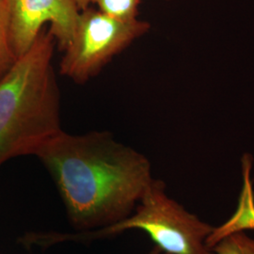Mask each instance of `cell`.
<instances>
[{"instance_id": "obj_1", "label": "cell", "mask_w": 254, "mask_h": 254, "mask_svg": "<svg viewBox=\"0 0 254 254\" xmlns=\"http://www.w3.org/2000/svg\"><path fill=\"white\" fill-rule=\"evenodd\" d=\"M35 156L52 176L70 223L78 232L129 217L154 179L145 155L107 131L71 135L63 130Z\"/></svg>"}, {"instance_id": "obj_2", "label": "cell", "mask_w": 254, "mask_h": 254, "mask_svg": "<svg viewBox=\"0 0 254 254\" xmlns=\"http://www.w3.org/2000/svg\"><path fill=\"white\" fill-rule=\"evenodd\" d=\"M56 41L46 27L0 79V166L35 155L63 131L61 96L52 59Z\"/></svg>"}, {"instance_id": "obj_3", "label": "cell", "mask_w": 254, "mask_h": 254, "mask_svg": "<svg viewBox=\"0 0 254 254\" xmlns=\"http://www.w3.org/2000/svg\"><path fill=\"white\" fill-rule=\"evenodd\" d=\"M133 229L145 232L155 247L166 254H215L207 245L215 229L170 198L165 183L156 179L148 186L134 212L125 219L107 227L74 234H29L28 243L40 247L66 241L88 243Z\"/></svg>"}, {"instance_id": "obj_4", "label": "cell", "mask_w": 254, "mask_h": 254, "mask_svg": "<svg viewBox=\"0 0 254 254\" xmlns=\"http://www.w3.org/2000/svg\"><path fill=\"white\" fill-rule=\"evenodd\" d=\"M150 28L148 22L138 19L122 21L90 7L80 10L60 73L76 83H85Z\"/></svg>"}, {"instance_id": "obj_5", "label": "cell", "mask_w": 254, "mask_h": 254, "mask_svg": "<svg viewBox=\"0 0 254 254\" xmlns=\"http://www.w3.org/2000/svg\"><path fill=\"white\" fill-rule=\"evenodd\" d=\"M11 45L17 58L33 45L50 23L49 31L61 50L73 39L80 9L74 0H5Z\"/></svg>"}, {"instance_id": "obj_6", "label": "cell", "mask_w": 254, "mask_h": 254, "mask_svg": "<svg viewBox=\"0 0 254 254\" xmlns=\"http://www.w3.org/2000/svg\"><path fill=\"white\" fill-rule=\"evenodd\" d=\"M11 45L9 15L5 0H0V79L17 61Z\"/></svg>"}, {"instance_id": "obj_7", "label": "cell", "mask_w": 254, "mask_h": 254, "mask_svg": "<svg viewBox=\"0 0 254 254\" xmlns=\"http://www.w3.org/2000/svg\"><path fill=\"white\" fill-rule=\"evenodd\" d=\"M215 254H254V239L243 232H233L212 247Z\"/></svg>"}, {"instance_id": "obj_8", "label": "cell", "mask_w": 254, "mask_h": 254, "mask_svg": "<svg viewBox=\"0 0 254 254\" xmlns=\"http://www.w3.org/2000/svg\"><path fill=\"white\" fill-rule=\"evenodd\" d=\"M141 0H90L98 9L113 18L122 21L137 19L138 6Z\"/></svg>"}, {"instance_id": "obj_9", "label": "cell", "mask_w": 254, "mask_h": 254, "mask_svg": "<svg viewBox=\"0 0 254 254\" xmlns=\"http://www.w3.org/2000/svg\"><path fill=\"white\" fill-rule=\"evenodd\" d=\"M78 6V8L80 10L83 9H87L89 7V5L91 4L90 0H74Z\"/></svg>"}, {"instance_id": "obj_10", "label": "cell", "mask_w": 254, "mask_h": 254, "mask_svg": "<svg viewBox=\"0 0 254 254\" xmlns=\"http://www.w3.org/2000/svg\"><path fill=\"white\" fill-rule=\"evenodd\" d=\"M148 254H166V253H164L162 252L160 249H158L157 247H154V249L149 253Z\"/></svg>"}, {"instance_id": "obj_11", "label": "cell", "mask_w": 254, "mask_h": 254, "mask_svg": "<svg viewBox=\"0 0 254 254\" xmlns=\"http://www.w3.org/2000/svg\"><path fill=\"white\" fill-rule=\"evenodd\" d=\"M167 1H171V0H167Z\"/></svg>"}]
</instances>
